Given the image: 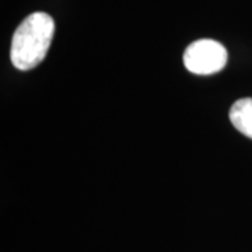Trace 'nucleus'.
Returning a JSON list of instances; mask_svg holds the SVG:
<instances>
[{"instance_id": "3", "label": "nucleus", "mask_w": 252, "mask_h": 252, "mask_svg": "<svg viewBox=\"0 0 252 252\" xmlns=\"http://www.w3.org/2000/svg\"><path fill=\"white\" fill-rule=\"evenodd\" d=\"M230 121L238 132L252 139V98L235 101L230 109Z\"/></svg>"}, {"instance_id": "1", "label": "nucleus", "mask_w": 252, "mask_h": 252, "mask_svg": "<svg viewBox=\"0 0 252 252\" xmlns=\"http://www.w3.org/2000/svg\"><path fill=\"white\" fill-rule=\"evenodd\" d=\"M54 18L46 13L30 14L16 30L10 59L18 70H30L44 61L54 38Z\"/></svg>"}, {"instance_id": "2", "label": "nucleus", "mask_w": 252, "mask_h": 252, "mask_svg": "<svg viewBox=\"0 0 252 252\" xmlns=\"http://www.w3.org/2000/svg\"><path fill=\"white\" fill-rule=\"evenodd\" d=\"M227 51L213 39H199L192 42L184 52V64L189 72L199 76H209L224 69Z\"/></svg>"}]
</instances>
